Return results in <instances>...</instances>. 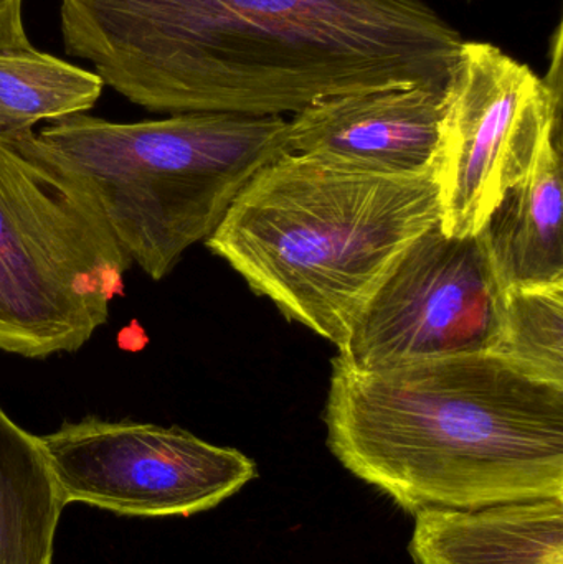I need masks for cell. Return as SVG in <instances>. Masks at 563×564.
<instances>
[{"label":"cell","instance_id":"1","mask_svg":"<svg viewBox=\"0 0 563 564\" xmlns=\"http://www.w3.org/2000/svg\"><path fill=\"white\" fill-rule=\"evenodd\" d=\"M59 30L105 86L165 115L445 86L463 43L423 0H59Z\"/></svg>","mask_w":563,"mask_h":564},{"label":"cell","instance_id":"2","mask_svg":"<svg viewBox=\"0 0 563 564\" xmlns=\"http://www.w3.org/2000/svg\"><path fill=\"white\" fill-rule=\"evenodd\" d=\"M324 423L340 466L410 517L563 499V384L496 354L376 371L334 358Z\"/></svg>","mask_w":563,"mask_h":564},{"label":"cell","instance_id":"3","mask_svg":"<svg viewBox=\"0 0 563 564\" xmlns=\"http://www.w3.org/2000/svg\"><path fill=\"white\" fill-rule=\"evenodd\" d=\"M439 221L433 172L399 177L286 152L245 185L205 245L339 348L390 268Z\"/></svg>","mask_w":563,"mask_h":564},{"label":"cell","instance_id":"4","mask_svg":"<svg viewBox=\"0 0 563 564\" xmlns=\"http://www.w3.org/2000/svg\"><path fill=\"white\" fill-rule=\"evenodd\" d=\"M15 135L91 197L122 253L154 281L214 234L260 169L290 152L284 116L238 112L141 122L75 115Z\"/></svg>","mask_w":563,"mask_h":564},{"label":"cell","instance_id":"5","mask_svg":"<svg viewBox=\"0 0 563 564\" xmlns=\"http://www.w3.org/2000/svg\"><path fill=\"white\" fill-rule=\"evenodd\" d=\"M129 267L91 197L0 134V350L78 351L124 294Z\"/></svg>","mask_w":563,"mask_h":564},{"label":"cell","instance_id":"6","mask_svg":"<svg viewBox=\"0 0 563 564\" xmlns=\"http://www.w3.org/2000/svg\"><path fill=\"white\" fill-rule=\"evenodd\" d=\"M545 75L488 42L463 40L443 95L435 174L440 227L479 234L502 195L526 177L552 139H562L563 33L551 36Z\"/></svg>","mask_w":563,"mask_h":564},{"label":"cell","instance_id":"7","mask_svg":"<svg viewBox=\"0 0 563 564\" xmlns=\"http://www.w3.org/2000/svg\"><path fill=\"white\" fill-rule=\"evenodd\" d=\"M505 297L481 235L448 237L439 221L390 268L336 358L354 370L376 371L492 354Z\"/></svg>","mask_w":563,"mask_h":564},{"label":"cell","instance_id":"8","mask_svg":"<svg viewBox=\"0 0 563 564\" xmlns=\"http://www.w3.org/2000/svg\"><path fill=\"white\" fill-rule=\"evenodd\" d=\"M39 440L66 503L116 516H197L258 477L247 454L177 426L88 416Z\"/></svg>","mask_w":563,"mask_h":564},{"label":"cell","instance_id":"9","mask_svg":"<svg viewBox=\"0 0 563 564\" xmlns=\"http://www.w3.org/2000/svg\"><path fill=\"white\" fill-rule=\"evenodd\" d=\"M445 86H399L331 96L288 119V149L376 174L433 172Z\"/></svg>","mask_w":563,"mask_h":564},{"label":"cell","instance_id":"10","mask_svg":"<svg viewBox=\"0 0 563 564\" xmlns=\"http://www.w3.org/2000/svg\"><path fill=\"white\" fill-rule=\"evenodd\" d=\"M415 564H563V499L413 516Z\"/></svg>","mask_w":563,"mask_h":564},{"label":"cell","instance_id":"11","mask_svg":"<svg viewBox=\"0 0 563 564\" xmlns=\"http://www.w3.org/2000/svg\"><path fill=\"white\" fill-rule=\"evenodd\" d=\"M562 151L552 139L479 231L505 291L563 285Z\"/></svg>","mask_w":563,"mask_h":564},{"label":"cell","instance_id":"12","mask_svg":"<svg viewBox=\"0 0 563 564\" xmlns=\"http://www.w3.org/2000/svg\"><path fill=\"white\" fill-rule=\"evenodd\" d=\"M65 506L39 436L0 408V564H52Z\"/></svg>","mask_w":563,"mask_h":564},{"label":"cell","instance_id":"13","mask_svg":"<svg viewBox=\"0 0 563 564\" xmlns=\"http://www.w3.org/2000/svg\"><path fill=\"white\" fill-rule=\"evenodd\" d=\"M105 83L96 73L39 52H0V134L32 131L95 108Z\"/></svg>","mask_w":563,"mask_h":564},{"label":"cell","instance_id":"14","mask_svg":"<svg viewBox=\"0 0 563 564\" xmlns=\"http://www.w3.org/2000/svg\"><path fill=\"white\" fill-rule=\"evenodd\" d=\"M492 354L538 380L563 384V285L508 289Z\"/></svg>","mask_w":563,"mask_h":564}]
</instances>
